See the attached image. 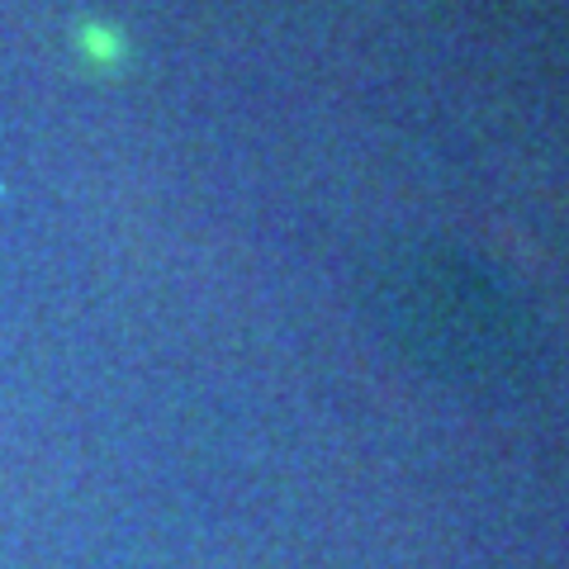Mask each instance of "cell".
<instances>
[{
    "label": "cell",
    "instance_id": "cell-1",
    "mask_svg": "<svg viewBox=\"0 0 569 569\" xmlns=\"http://www.w3.org/2000/svg\"><path fill=\"white\" fill-rule=\"evenodd\" d=\"M77 48H81V62H91V67H119L123 62V39L100 20L77 24Z\"/></svg>",
    "mask_w": 569,
    "mask_h": 569
}]
</instances>
